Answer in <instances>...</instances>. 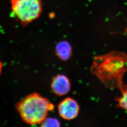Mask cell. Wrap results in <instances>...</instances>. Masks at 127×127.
Here are the masks:
<instances>
[{
  "mask_svg": "<svg viewBox=\"0 0 127 127\" xmlns=\"http://www.w3.org/2000/svg\"><path fill=\"white\" fill-rule=\"evenodd\" d=\"M90 69L107 88H119L127 71V55L113 51L94 57Z\"/></svg>",
  "mask_w": 127,
  "mask_h": 127,
  "instance_id": "obj_1",
  "label": "cell"
},
{
  "mask_svg": "<svg viewBox=\"0 0 127 127\" xmlns=\"http://www.w3.org/2000/svg\"><path fill=\"white\" fill-rule=\"evenodd\" d=\"M17 107L24 121L34 125L45 120L49 111L54 109V106L38 93H33L21 100Z\"/></svg>",
  "mask_w": 127,
  "mask_h": 127,
  "instance_id": "obj_2",
  "label": "cell"
},
{
  "mask_svg": "<svg viewBox=\"0 0 127 127\" xmlns=\"http://www.w3.org/2000/svg\"><path fill=\"white\" fill-rule=\"evenodd\" d=\"M11 8L23 26L39 17L42 11L41 0H11Z\"/></svg>",
  "mask_w": 127,
  "mask_h": 127,
  "instance_id": "obj_3",
  "label": "cell"
},
{
  "mask_svg": "<svg viewBox=\"0 0 127 127\" xmlns=\"http://www.w3.org/2000/svg\"><path fill=\"white\" fill-rule=\"evenodd\" d=\"M79 110L78 103L71 98H66L58 105L59 114L66 120L75 119L78 115Z\"/></svg>",
  "mask_w": 127,
  "mask_h": 127,
  "instance_id": "obj_4",
  "label": "cell"
},
{
  "mask_svg": "<svg viewBox=\"0 0 127 127\" xmlns=\"http://www.w3.org/2000/svg\"><path fill=\"white\" fill-rule=\"evenodd\" d=\"M51 87L53 93L58 96H63L68 93L71 88L69 80L66 76L58 75L52 81Z\"/></svg>",
  "mask_w": 127,
  "mask_h": 127,
  "instance_id": "obj_5",
  "label": "cell"
},
{
  "mask_svg": "<svg viewBox=\"0 0 127 127\" xmlns=\"http://www.w3.org/2000/svg\"><path fill=\"white\" fill-rule=\"evenodd\" d=\"M55 51L58 57L64 61L68 60L72 54L71 45L66 40L59 42L57 45Z\"/></svg>",
  "mask_w": 127,
  "mask_h": 127,
  "instance_id": "obj_6",
  "label": "cell"
},
{
  "mask_svg": "<svg viewBox=\"0 0 127 127\" xmlns=\"http://www.w3.org/2000/svg\"><path fill=\"white\" fill-rule=\"evenodd\" d=\"M122 93L120 97L117 98L116 101L118 102L119 106L127 111V86L122 85L119 88Z\"/></svg>",
  "mask_w": 127,
  "mask_h": 127,
  "instance_id": "obj_7",
  "label": "cell"
},
{
  "mask_svg": "<svg viewBox=\"0 0 127 127\" xmlns=\"http://www.w3.org/2000/svg\"><path fill=\"white\" fill-rule=\"evenodd\" d=\"M60 123L58 119L53 118H46L41 123L40 127H60Z\"/></svg>",
  "mask_w": 127,
  "mask_h": 127,
  "instance_id": "obj_8",
  "label": "cell"
},
{
  "mask_svg": "<svg viewBox=\"0 0 127 127\" xmlns=\"http://www.w3.org/2000/svg\"><path fill=\"white\" fill-rule=\"evenodd\" d=\"M1 68H2V64L1 63H0V73L1 72Z\"/></svg>",
  "mask_w": 127,
  "mask_h": 127,
  "instance_id": "obj_9",
  "label": "cell"
},
{
  "mask_svg": "<svg viewBox=\"0 0 127 127\" xmlns=\"http://www.w3.org/2000/svg\"><path fill=\"white\" fill-rule=\"evenodd\" d=\"M126 31H127V29H126Z\"/></svg>",
  "mask_w": 127,
  "mask_h": 127,
  "instance_id": "obj_10",
  "label": "cell"
}]
</instances>
